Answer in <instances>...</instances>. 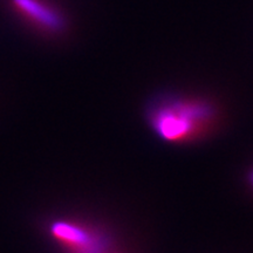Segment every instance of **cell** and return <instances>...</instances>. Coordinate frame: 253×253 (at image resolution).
I'll use <instances>...</instances> for the list:
<instances>
[{
	"mask_svg": "<svg viewBox=\"0 0 253 253\" xmlns=\"http://www.w3.org/2000/svg\"><path fill=\"white\" fill-rule=\"evenodd\" d=\"M150 128L162 141L188 143L204 136L217 121L213 103L176 95H160L147 108Z\"/></svg>",
	"mask_w": 253,
	"mask_h": 253,
	"instance_id": "obj_1",
	"label": "cell"
},
{
	"mask_svg": "<svg viewBox=\"0 0 253 253\" xmlns=\"http://www.w3.org/2000/svg\"><path fill=\"white\" fill-rule=\"evenodd\" d=\"M9 8L24 23L46 36H60L67 30L65 14L48 0H7Z\"/></svg>",
	"mask_w": 253,
	"mask_h": 253,
	"instance_id": "obj_2",
	"label": "cell"
},
{
	"mask_svg": "<svg viewBox=\"0 0 253 253\" xmlns=\"http://www.w3.org/2000/svg\"><path fill=\"white\" fill-rule=\"evenodd\" d=\"M110 246V238L109 236H107L106 233L101 231L99 236L95 238L90 244L84 246V248H81L79 250H74V251H71L69 253H106L108 251Z\"/></svg>",
	"mask_w": 253,
	"mask_h": 253,
	"instance_id": "obj_3",
	"label": "cell"
},
{
	"mask_svg": "<svg viewBox=\"0 0 253 253\" xmlns=\"http://www.w3.org/2000/svg\"><path fill=\"white\" fill-rule=\"evenodd\" d=\"M250 182H251V184L253 185V171L251 172V175H250Z\"/></svg>",
	"mask_w": 253,
	"mask_h": 253,
	"instance_id": "obj_4",
	"label": "cell"
}]
</instances>
